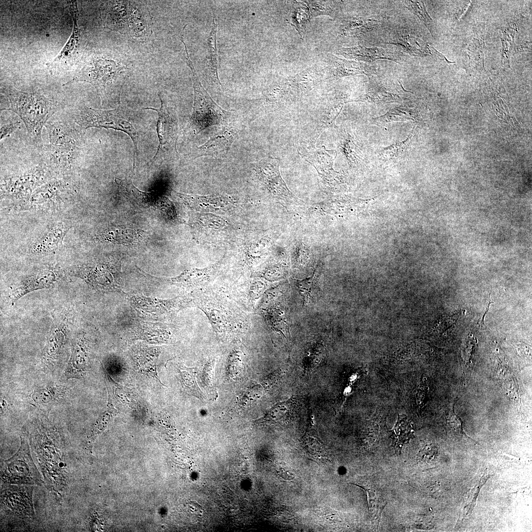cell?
Returning <instances> with one entry per match:
<instances>
[{
	"instance_id": "cell-31",
	"label": "cell",
	"mask_w": 532,
	"mask_h": 532,
	"mask_svg": "<svg viewBox=\"0 0 532 532\" xmlns=\"http://www.w3.org/2000/svg\"><path fill=\"white\" fill-rule=\"evenodd\" d=\"M455 403L456 401H454L450 405L446 415V423L448 428L454 433V435L471 440L476 443L475 441L467 436L465 432L463 422L455 411Z\"/></svg>"
},
{
	"instance_id": "cell-3",
	"label": "cell",
	"mask_w": 532,
	"mask_h": 532,
	"mask_svg": "<svg viewBox=\"0 0 532 532\" xmlns=\"http://www.w3.org/2000/svg\"><path fill=\"white\" fill-rule=\"evenodd\" d=\"M127 66L105 54L95 53L87 59L81 69L64 85L77 82L90 83L96 89L102 102L120 100L126 77Z\"/></svg>"
},
{
	"instance_id": "cell-12",
	"label": "cell",
	"mask_w": 532,
	"mask_h": 532,
	"mask_svg": "<svg viewBox=\"0 0 532 532\" xmlns=\"http://www.w3.org/2000/svg\"><path fill=\"white\" fill-rule=\"evenodd\" d=\"M221 263L220 261L203 268L187 269L175 277L168 279L167 281L181 288L195 290L203 288L214 279Z\"/></svg>"
},
{
	"instance_id": "cell-8",
	"label": "cell",
	"mask_w": 532,
	"mask_h": 532,
	"mask_svg": "<svg viewBox=\"0 0 532 532\" xmlns=\"http://www.w3.org/2000/svg\"><path fill=\"white\" fill-rule=\"evenodd\" d=\"M137 6L138 1H106L100 7V19L106 28L129 33L136 19Z\"/></svg>"
},
{
	"instance_id": "cell-33",
	"label": "cell",
	"mask_w": 532,
	"mask_h": 532,
	"mask_svg": "<svg viewBox=\"0 0 532 532\" xmlns=\"http://www.w3.org/2000/svg\"><path fill=\"white\" fill-rule=\"evenodd\" d=\"M345 102L344 100L335 101L329 106L324 117L319 123L320 125L317 128L316 138L319 137L324 130L334 125L336 118Z\"/></svg>"
},
{
	"instance_id": "cell-17",
	"label": "cell",
	"mask_w": 532,
	"mask_h": 532,
	"mask_svg": "<svg viewBox=\"0 0 532 532\" xmlns=\"http://www.w3.org/2000/svg\"><path fill=\"white\" fill-rule=\"evenodd\" d=\"M161 101V107L156 109L152 107H146L145 109H151L157 112L158 114L156 128L159 145L154 158H156L164 148V146L169 143L174 135V125L169 113L168 108L164 100L159 95Z\"/></svg>"
},
{
	"instance_id": "cell-43",
	"label": "cell",
	"mask_w": 532,
	"mask_h": 532,
	"mask_svg": "<svg viewBox=\"0 0 532 532\" xmlns=\"http://www.w3.org/2000/svg\"><path fill=\"white\" fill-rule=\"evenodd\" d=\"M283 471H283V473H282V474L283 475V478H286L287 479H289V480L290 479H293V478H295V474H293L292 472H290L289 471H285V470H283Z\"/></svg>"
},
{
	"instance_id": "cell-5",
	"label": "cell",
	"mask_w": 532,
	"mask_h": 532,
	"mask_svg": "<svg viewBox=\"0 0 532 532\" xmlns=\"http://www.w3.org/2000/svg\"><path fill=\"white\" fill-rule=\"evenodd\" d=\"M181 35L180 39L185 47V59L191 71L194 91V106L191 120L192 124L200 132L207 127L224 122L231 112L219 106L202 86L189 57L183 35Z\"/></svg>"
},
{
	"instance_id": "cell-1",
	"label": "cell",
	"mask_w": 532,
	"mask_h": 532,
	"mask_svg": "<svg viewBox=\"0 0 532 532\" xmlns=\"http://www.w3.org/2000/svg\"><path fill=\"white\" fill-rule=\"evenodd\" d=\"M191 298L193 303L207 316L221 339H235L247 330L244 313L223 295L203 288L195 290Z\"/></svg>"
},
{
	"instance_id": "cell-30",
	"label": "cell",
	"mask_w": 532,
	"mask_h": 532,
	"mask_svg": "<svg viewBox=\"0 0 532 532\" xmlns=\"http://www.w3.org/2000/svg\"><path fill=\"white\" fill-rule=\"evenodd\" d=\"M375 25V21L372 19L356 18L346 22L343 31L347 35L359 36Z\"/></svg>"
},
{
	"instance_id": "cell-19",
	"label": "cell",
	"mask_w": 532,
	"mask_h": 532,
	"mask_svg": "<svg viewBox=\"0 0 532 532\" xmlns=\"http://www.w3.org/2000/svg\"><path fill=\"white\" fill-rule=\"evenodd\" d=\"M45 127L51 144L78 143V131L67 122L61 121L47 122Z\"/></svg>"
},
{
	"instance_id": "cell-10",
	"label": "cell",
	"mask_w": 532,
	"mask_h": 532,
	"mask_svg": "<svg viewBox=\"0 0 532 532\" xmlns=\"http://www.w3.org/2000/svg\"><path fill=\"white\" fill-rule=\"evenodd\" d=\"M77 143L61 145H45L42 148L43 159L52 169L62 172H69L77 166L79 160Z\"/></svg>"
},
{
	"instance_id": "cell-44",
	"label": "cell",
	"mask_w": 532,
	"mask_h": 532,
	"mask_svg": "<svg viewBox=\"0 0 532 532\" xmlns=\"http://www.w3.org/2000/svg\"><path fill=\"white\" fill-rule=\"evenodd\" d=\"M191 504L193 505V507L195 508L198 509V510L200 511L202 510V507H201V506L198 503L194 501H191Z\"/></svg>"
},
{
	"instance_id": "cell-9",
	"label": "cell",
	"mask_w": 532,
	"mask_h": 532,
	"mask_svg": "<svg viewBox=\"0 0 532 532\" xmlns=\"http://www.w3.org/2000/svg\"><path fill=\"white\" fill-rule=\"evenodd\" d=\"M337 154L335 150H328L324 146L305 154L299 153L316 169L319 185L328 192H335L343 183L341 174L333 168Z\"/></svg>"
},
{
	"instance_id": "cell-41",
	"label": "cell",
	"mask_w": 532,
	"mask_h": 532,
	"mask_svg": "<svg viewBox=\"0 0 532 532\" xmlns=\"http://www.w3.org/2000/svg\"><path fill=\"white\" fill-rule=\"evenodd\" d=\"M311 10L313 16L328 14L332 15L333 13L331 1H304Z\"/></svg>"
},
{
	"instance_id": "cell-39",
	"label": "cell",
	"mask_w": 532,
	"mask_h": 532,
	"mask_svg": "<svg viewBox=\"0 0 532 532\" xmlns=\"http://www.w3.org/2000/svg\"><path fill=\"white\" fill-rule=\"evenodd\" d=\"M396 95L387 92L384 90L374 89L369 91L366 94L356 101H367L370 102H392L397 100Z\"/></svg>"
},
{
	"instance_id": "cell-32",
	"label": "cell",
	"mask_w": 532,
	"mask_h": 532,
	"mask_svg": "<svg viewBox=\"0 0 532 532\" xmlns=\"http://www.w3.org/2000/svg\"><path fill=\"white\" fill-rule=\"evenodd\" d=\"M490 477V475L487 471H485L478 483L468 492L464 502L462 510L463 517L467 516L472 511L475 506L480 490Z\"/></svg>"
},
{
	"instance_id": "cell-21",
	"label": "cell",
	"mask_w": 532,
	"mask_h": 532,
	"mask_svg": "<svg viewBox=\"0 0 532 532\" xmlns=\"http://www.w3.org/2000/svg\"><path fill=\"white\" fill-rule=\"evenodd\" d=\"M390 432L393 442L392 446L397 454L400 453L403 445L414 437L413 427L403 414H398L397 421Z\"/></svg>"
},
{
	"instance_id": "cell-7",
	"label": "cell",
	"mask_w": 532,
	"mask_h": 532,
	"mask_svg": "<svg viewBox=\"0 0 532 532\" xmlns=\"http://www.w3.org/2000/svg\"><path fill=\"white\" fill-rule=\"evenodd\" d=\"M278 158L268 157L254 164V170L259 180L271 196L281 203L287 205H300L303 201L288 189L279 171Z\"/></svg>"
},
{
	"instance_id": "cell-40",
	"label": "cell",
	"mask_w": 532,
	"mask_h": 532,
	"mask_svg": "<svg viewBox=\"0 0 532 532\" xmlns=\"http://www.w3.org/2000/svg\"><path fill=\"white\" fill-rule=\"evenodd\" d=\"M359 374H360V370H357L348 380V384L343 388L342 392L340 393V395L337 397L334 401V408L335 412L341 410L347 398L352 393L354 383L359 377Z\"/></svg>"
},
{
	"instance_id": "cell-13",
	"label": "cell",
	"mask_w": 532,
	"mask_h": 532,
	"mask_svg": "<svg viewBox=\"0 0 532 532\" xmlns=\"http://www.w3.org/2000/svg\"><path fill=\"white\" fill-rule=\"evenodd\" d=\"M69 10L73 21L72 33L61 52L51 62L47 64L48 68L53 71L69 62L76 53L79 45L80 33L78 25V8L76 0L69 1Z\"/></svg>"
},
{
	"instance_id": "cell-38",
	"label": "cell",
	"mask_w": 532,
	"mask_h": 532,
	"mask_svg": "<svg viewBox=\"0 0 532 532\" xmlns=\"http://www.w3.org/2000/svg\"><path fill=\"white\" fill-rule=\"evenodd\" d=\"M116 410L113 407L110 403V399L108 400V407L106 410L100 415L92 434L91 440L93 441L106 427L113 416L116 414Z\"/></svg>"
},
{
	"instance_id": "cell-27",
	"label": "cell",
	"mask_w": 532,
	"mask_h": 532,
	"mask_svg": "<svg viewBox=\"0 0 532 532\" xmlns=\"http://www.w3.org/2000/svg\"><path fill=\"white\" fill-rule=\"evenodd\" d=\"M54 280L52 274L43 275L37 278V276L30 278L19 287L13 294V299L16 300L28 292L38 289L48 287Z\"/></svg>"
},
{
	"instance_id": "cell-4",
	"label": "cell",
	"mask_w": 532,
	"mask_h": 532,
	"mask_svg": "<svg viewBox=\"0 0 532 532\" xmlns=\"http://www.w3.org/2000/svg\"><path fill=\"white\" fill-rule=\"evenodd\" d=\"M81 128L112 129L127 133L134 146L133 168L137 155L138 133L133 119V112L120 104L112 110L96 109L87 106L81 107L74 121Z\"/></svg>"
},
{
	"instance_id": "cell-34",
	"label": "cell",
	"mask_w": 532,
	"mask_h": 532,
	"mask_svg": "<svg viewBox=\"0 0 532 532\" xmlns=\"http://www.w3.org/2000/svg\"><path fill=\"white\" fill-rule=\"evenodd\" d=\"M317 274L315 269L312 276L310 277L302 280L295 279V285L303 297V302L308 301L315 293L317 281Z\"/></svg>"
},
{
	"instance_id": "cell-11",
	"label": "cell",
	"mask_w": 532,
	"mask_h": 532,
	"mask_svg": "<svg viewBox=\"0 0 532 532\" xmlns=\"http://www.w3.org/2000/svg\"><path fill=\"white\" fill-rule=\"evenodd\" d=\"M33 489L29 485H7L1 490V502L15 515L32 518L34 516Z\"/></svg>"
},
{
	"instance_id": "cell-6",
	"label": "cell",
	"mask_w": 532,
	"mask_h": 532,
	"mask_svg": "<svg viewBox=\"0 0 532 532\" xmlns=\"http://www.w3.org/2000/svg\"><path fill=\"white\" fill-rule=\"evenodd\" d=\"M1 479L6 484L43 485L41 476L33 461L25 437L21 436L20 446L16 454L3 462Z\"/></svg>"
},
{
	"instance_id": "cell-35",
	"label": "cell",
	"mask_w": 532,
	"mask_h": 532,
	"mask_svg": "<svg viewBox=\"0 0 532 532\" xmlns=\"http://www.w3.org/2000/svg\"><path fill=\"white\" fill-rule=\"evenodd\" d=\"M404 3L406 8L418 16L432 33V20L428 14L424 2L422 1L405 0Z\"/></svg>"
},
{
	"instance_id": "cell-14",
	"label": "cell",
	"mask_w": 532,
	"mask_h": 532,
	"mask_svg": "<svg viewBox=\"0 0 532 532\" xmlns=\"http://www.w3.org/2000/svg\"><path fill=\"white\" fill-rule=\"evenodd\" d=\"M184 203L198 211L225 210L233 205L232 200L222 195L199 196L175 193Z\"/></svg>"
},
{
	"instance_id": "cell-28",
	"label": "cell",
	"mask_w": 532,
	"mask_h": 532,
	"mask_svg": "<svg viewBox=\"0 0 532 532\" xmlns=\"http://www.w3.org/2000/svg\"><path fill=\"white\" fill-rule=\"evenodd\" d=\"M86 352L79 342L73 348L72 356L65 374L68 377L81 376L85 368Z\"/></svg>"
},
{
	"instance_id": "cell-26",
	"label": "cell",
	"mask_w": 532,
	"mask_h": 532,
	"mask_svg": "<svg viewBox=\"0 0 532 532\" xmlns=\"http://www.w3.org/2000/svg\"><path fill=\"white\" fill-rule=\"evenodd\" d=\"M416 116V108L404 104L393 108L387 113L374 120L380 123H387L393 121H415Z\"/></svg>"
},
{
	"instance_id": "cell-18",
	"label": "cell",
	"mask_w": 532,
	"mask_h": 532,
	"mask_svg": "<svg viewBox=\"0 0 532 532\" xmlns=\"http://www.w3.org/2000/svg\"><path fill=\"white\" fill-rule=\"evenodd\" d=\"M236 132L228 127H224L212 136L204 144L198 147L200 156H218L228 152L232 144Z\"/></svg>"
},
{
	"instance_id": "cell-36",
	"label": "cell",
	"mask_w": 532,
	"mask_h": 532,
	"mask_svg": "<svg viewBox=\"0 0 532 532\" xmlns=\"http://www.w3.org/2000/svg\"><path fill=\"white\" fill-rule=\"evenodd\" d=\"M412 131L410 132L408 137L404 141L397 142L388 147L384 148L380 152V155L385 161L398 157L402 154L406 147L408 146L410 139L412 137Z\"/></svg>"
},
{
	"instance_id": "cell-29",
	"label": "cell",
	"mask_w": 532,
	"mask_h": 532,
	"mask_svg": "<svg viewBox=\"0 0 532 532\" xmlns=\"http://www.w3.org/2000/svg\"><path fill=\"white\" fill-rule=\"evenodd\" d=\"M178 369L180 375L181 384L184 390L189 394L203 399V396L198 388L195 379L196 368L180 366Z\"/></svg>"
},
{
	"instance_id": "cell-23",
	"label": "cell",
	"mask_w": 532,
	"mask_h": 532,
	"mask_svg": "<svg viewBox=\"0 0 532 532\" xmlns=\"http://www.w3.org/2000/svg\"><path fill=\"white\" fill-rule=\"evenodd\" d=\"M43 172L41 167L36 166L30 173L20 175L10 179L5 188L9 192L18 193L30 191L34 186L36 180L42 175Z\"/></svg>"
},
{
	"instance_id": "cell-37",
	"label": "cell",
	"mask_w": 532,
	"mask_h": 532,
	"mask_svg": "<svg viewBox=\"0 0 532 532\" xmlns=\"http://www.w3.org/2000/svg\"><path fill=\"white\" fill-rule=\"evenodd\" d=\"M350 136L349 135V136L345 138L340 147L341 148V152L346 156L349 166H353L360 161L361 157L357 145Z\"/></svg>"
},
{
	"instance_id": "cell-25",
	"label": "cell",
	"mask_w": 532,
	"mask_h": 532,
	"mask_svg": "<svg viewBox=\"0 0 532 532\" xmlns=\"http://www.w3.org/2000/svg\"><path fill=\"white\" fill-rule=\"evenodd\" d=\"M392 43L401 46L407 52L414 56H424L428 55L429 52L427 47L424 45L421 40L413 35L401 33L396 35Z\"/></svg>"
},
{
	"instance_id": "cell-20",
	"label": "cell",
	"mask_w": 532,
	"mask_h": 532,
	"mask_svg": "<svg viewBox=\"0 0 532 532\" xmlns=\"http://www.w3.org/2000/svg\"><path fill=\"white\" fill-rule=\"evenodd\" d=\"M298 401L291 398L279 402L271 408L259 422L284 423L291 420L298 410Z\"/></svg>"
},
{
	"instance_id": "cell-42",
	"label": "cell",
	"mask_w": 532,
	"mask_h": 532,
	"mask_svg": "<svg viewBox=\"0 0 532 532\" xmlns=\"http://www.w3.org/2000/svg\"><path fill=\"white\" fill-rule=\"evenodd\" d=\"M20 122L16 121L4 124H1L0 129V140L9 136L18 127Z\"/></svg>"
},
{
	"instance_id": "cell-24",
	"label": "cell",
	"mask_w": 532,
	"mask_h": 532,
	"mask_svg": "<svg viewBox=\"0 0 532 532\" xmlns=\"http://www.w3.org/2000/svg\"><path fill=\"white\" fill-rule=\"evenodd\" d=\"M120 194L129 200L145 203L151 198V193L144 192L136 188L131 179H116Z\"/></svg>"
},
{
	"instance_id": "cell-16",
	"label": "cell",
	"mask_w": 532,
	"mask_h": 532,
	"mask_svg": "<svg viewBox=\"0 0 532 532\" xmlns=\"http://www.w3.org/2000/svg\"><path fill=\"white\" fill-rule=\"evenodd\" d=\"M329 61L330 76L335 79L358 74L370 76L373 73L371 66L359 62L347 61L333 55H331Z\"/></svg>"
},
{
	"instance_id": "cell-22",
	"label": "cell",
	"mask_w": 532,
	"mask_h": 532,
	"mask_svg": "<svg viewBox=\"0 0 532 532\" xmlns=\"http://www.w3.org/2000/svg\"><path fill=\"white\" fill-rule=\"evenodd\" d=\"M217 25L213 18L212 26L206 40L207 64L210 76L217 84L222 86L218 74V55L216 45Z\"/></svg>"
},
{
	"instance_id": "cell-2",
	"label": "cell",
	"mask_w": 532,
	"mask_h": 532,
	"mask_svg": "<svg viewBox=\"0 0 532 532\" xmlns=\"http://www.w3.org/2000/svg\"><path fill=\"white\" fill-rule=\"evenodd\" d=\"M0 90L10 103L9 107L1 110L17 114L24 122L29 137L39 141L43 127L60 109V104L39 93L20 91L10 85H3Z\"/></svg>"
},
{
	"instance_id": "cell-15",
	"label": "cell",
	"mask_w": 532,
	"mask_h": 532,
	"mask_svg": "<svg viewBox=\"0 0 532 532\" xmlns=\"http://www.w3.org/2000/svg\"><path fill=\"white\" fill-rule=\"evenodd\" d=\"M338 53L345 57L368 62L381 59L395 62L399 60L397 54L395 52L376 47H366L359 45L351 47H342L338 51Z\"/></svg>"
}]
</instances>
